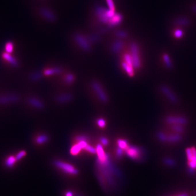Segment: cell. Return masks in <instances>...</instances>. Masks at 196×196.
<instances>
[{"mask_svg": "<svg viewBox=\"0 0 196 196\" xmlns=\"http://www.w3.org/2000/svg\"><path fill=\"white\" fill-rule=\"evenodd\" d=\"M130 48V54L132 58L133 67L135 69H139L141 67V59L139 57V47L136 43H132Z\"/></svg>", "mask_w": 196, "mask_h": 196, "instance_id": "3", "label": "cell"}, {"mask_svg": "<svg viewBox=\"0 0 196 196\" xmlns=\"http://www.w3.org/2000/svg\"><path fill=\"white\" fill-rule=\"evenodd\" d=\"M123 150L121 148H119L118 147H117V148H116V156H117V157H121L123 155Z\"/></svg>", "mask_w": 196, "mask_h": 196, "instance_id": "33", "label": "cell"}, {"mask_svg": "<svg viewBox=\"0 0 196 196\" xmlns=\"http://www.w3.org/2000/svg\"><path fill=\"white\" fill-rule=\"evenodd\" d=\"M175 23L179 26H188L190 25V21L186 18H179L175 20Z\"/></svg>", "mask_w": 196, "mask_h": 196, "instance_id": "17", "label": "cell"}, {"mask_svg": "<svg viewBox=\"0 0 196 196\" xmlns=\"http://www.w3.org/2000/svg\"><path fill=\"white\" fill-rule=\"evenodd\" d=\"M56 101L59 103H66L72 99V95L69 93L62 94L57 95Z\"/></svg>", "mask_w": 196, "mask_h": 196, "instance_id": "11", "label": "cell"}, {"mask_svg": "<svg viewBox=\"0 0 196 196\" xmlns=\"http://www.w3.org/2000/svg\"><path fill=\"white\" fill-rule=\"evenodd\" d=\"M129 157L137 161H140L143 158L144 150L136 146H129L125 150Z\"/></svg>", "mask_w": 196, "mask_h": 196, "instance_id": "4", "label": "cell"}, {"mask_svg": "<svg viewBox=\"0 0 196 196\" xmlns=\"http://www.w3.org/2000/svg\"><path fill=\"white\" fill-rule=\"evenodd\" d=\"M49 139L48 135L45 134H40L38 135L36 139V143L38 144H43L47 142L48 141V140Z\"/></svg>", "mask_w": 196, "mask_h": 196, "instance_id": "16", "label": "cell"}, {"mask_svg": "<svg viewBox=\"0 0 196 196\" xmlns=\"http://www.w3.org/2000/svg\"><path fill=\"white\" fill-rule=\"evenodd\" d=\"M54 165L65 173L69 174L75 175L78 173V170L76 169L73 166L67 162H63L62 161L56 160L54 162Z\"/></svg>", "mask_w": 196, "mask_h": 196, "instance_id": "5", "label": "cell"}, {"mask_svg": "<svg viewBox=\"0 0 196 196\" xmlns=\"http://www.w3.org/2000/svg\"><path fill=\"white\" fill-rule=\"evenodd\" d=\"M35 16L41 21L52 24L56 20V16L51 8L43 4H39L32 7Z\"/></svg>", "mask_w": 196, "mask_h": 196, "instance_id": "1", "label": "cell"}, {"mask_svg": "<svg viewBox=\"0 0 196 196\" xmlns=\"http://www.w3.org/2000/svg\"><path fill=\"white\" fill-rule=\"evenodd\" d=\"M176 196H189V195L187 193H180V194Z\"/></svg>", "mask_w": 196, "mask_h": 196, "instance_id": "35", "label": "cell"}, {"mask_svg": "<svg viewBox=\"0 0 196 196\" xmlns=\"http://www.w3.org/2000/svg\"><path fill=\"white\" fill-rule=\"evenodd\" d=\"M183 34H184L183 31H182L181 30H180V29L176 30L174 33V36L177 38H180L181 36H182Z\"/></svg>", "mask_w": 196, "mask_h": 196, "instance_id": "31", "label": "cell"}, {"mask_svg": "<svg viewBox=\"0 0 196 196\" xmlns=\"http://www.w3.org/2000/svg\"><path fill=\"white\" fill-rule=\"evenodd\" d=\"M117 145L119 148H121L122 149H126L129 147V145L128 143V142L126 139H118L117 140Z\"/></svg>", "mask_w": 196, "mask_h": 196, "instance_id": "18", "label": "cell"}, {"mask_svg": "<svg viewBox=\"0 0 196 196\" xmlns=\"http://www.w3.org/2000/svg\"><path fill=\"white\" fill-rule=\"evenodd\" d=\"M100 142L101 145H103L104 146L107 145H108V140L105 137H101L100 138Z\"/></svg>", "mask_w": 196, "mask_h": 196, "instance_id": "32", "label": "cell"}, {"mask_svg": "<svg viewBox=\"0 0 196 196\" xmlns=\"http://www.w3.org/2000/svg\"><path fill=\"white\" fill-rule=\"evenodd\" d=\"M163 58H164V61L165 63L166 67L168 69H171L173 67V65H172V63L171 62L170 56L167 54H165L163 56Z\"/></svg>", "mask_w": 196, "mask_h": 196, "instance_id": "21", "label": "cell"}, {"mask_svg": "<svg viewBox=\"0 0 196 196\" xmlns=\"http://www.w3.org/2000/svg\"><path fill=\"white\" fill-rule=\"evenodd\" d=\"M182 139V137L180 134H171L166 136L165 142H170V143H176L180 141Z\"/></svg>", "mask_w": 196, "mask_h": 196, "instance_id": "14", "label": "cell"}, {"mask_svg": "<svg viewBox=\"0 0 196 196\" xmlns=\"http://www.w3.org/2000/svg\"><path fill=\"white\" fill-rule=\"evenodd\" d=\"M84 150H86L87 151H88V153H91L92 154H97V151H96V148H94L93 147L92 145H89L88 144L87 147L84 148Z\"/></svg>", "mask_w": 196, "mask_h": 196, "instance_id": "26", "label": "cell"}, {"mask_svg": "<svg viewBox=\"0 0 196 196\" xmlns=\"http://www.w3.org/2000/svg\"><path fill=\"white\" fill-rule=\"evenodd\" d=\"M121 66L125 72H126L129 76L132 77L134 75V67H131L125 63V62L122 61L121 63Z\"/></svg>", "mask_w": 196, "mask_h": 196, "instance_id": "13", "label": "cell"}, {"mask_svg": "<svg viewBox=\"0 0 196 196\" xmlns=\"http://www.w3.org/2000/svg\"><path fill=\"white\" fill-rule=\"evenodd\" d=\"M13 49H14V44L12 42L8 41V43H6L5 45V52L11 54L13 51Z\"/></svg>", "mask_w": 196, "mask_h": 196, "instance_id": "23", "label": "cell"}, {"mask_svg": "<svg viewBox=\"0 0 196 196\" xmlns=\"http://www.w3.org/2000/svg\"><path fill=\"white\" fill-rule=\"evenodd\" d=\"M91 87L93 89V92L101 103H106L108 101V97L100 83L97 81L93 80L91 82Z\"/></svg>", "mask_w": 196, "mask_h": 196, "instance_id": "2", "label": "cell"}, {"mask_svg": "<svg viewBox=\"0 0 196 196\" xmlns=\"http://www.w3.org/2000/svg\"><path fill=\"white\" fill-rule=\"evenodd\" d=\"M28 102L32 106L36 108H43L44 107V104L41 102V100L36 98L31 97L27 99Z\"/></svg>", "mask_w": 196, "mask_h": 196, "instance_id": "12", "label": "cell"}, {"mask_svg": "<svg viewBox=\"0 0 196 196\" xmlns=\"http://www.w3.org/2000/svg\"><path fill=\"white\" fill-rule=\"evenodd\" d=\"M160 89L162 92L165 95L172 103H176L178 102V98L175 94L172 92V91L168 87L165 85H162L161 86Z\"/></svg>", "mask_w": 196, "mask_h": 196, "instance_id": "6", "label": "cell"}, {"mask_svg": "<svg viewBox=\"0 0 196 196\" xmlns=\"http://www.w3.org/2000/svg\"><path fill=\"white\" fill-rule=\"evenodd\" d=\"M19 100V97L16 94H9L0 97V103H15Z\"/></svg>", "mask_w": 196, "mask_h": 196, "instance_id": "9", "label": "cell"}, {"mask_svg": "<svg viewBox=\"0 0 196 196\" xmlns=\"http://www.w3.org/2000/svg\"><path fill=\"white\" fill-rule=\"evenodd\" d=\"M34 1H37V2H42V3H43V2H45V1H47V0H34Z\"/></svg>", "mask_w": 196, "mask_h": 196, "instance_id": "38", "label": "cell"}, {"mask_svg": "<svg viewBox=\"0 0 196 196\" xmlns=\"http://www.w3.org/2000/svg\"><path fill=\"white\" fill-rule=\"evenodd\" d=\"M62 72V69L61 68L53 67L51 68H49L44 70V74L47 76H50L53 74H58Z\"/></svg>", "mask_w": 196, "mask_h": 196, "instance_id": "15", "label": "cell"}, {"mask_svg": "<svg viewBox=\"0 0 196 196\" xmlns=\"http://www.w3.org/2000/svg\"><path fill=\"white\" fill-rule=\"evenodd\" d=\"M164 162L167 165L170 166H173L175 165L174 161L173 159H170V158H169V157L165 158L164 160Z\"/></svg>", "mask_w": 196, "mask_h": 196, "instance_id": "27", "label": "cell"}, {"mask_svg": "<svg viewBox=\"0 0 196 196\" xmlns=\"http://www.w3.org/2000/svg\"><path fill=\"white\" fill-rule=\"evenodd\" d=\"M186 153L188 161H191L193 157V154L191 148H187L186 150Z\"/></svg>", "mask_w": 196, "mask_h": 196, "instance_id": "29", "label": "cell"}, {"mask_svg": "<svg viewBox=\"0 0 196 196\" xmlns=\"http://www.w3.org/2000/svg\"><path fill=\"white\" fill-rule=\"evenodd\" d=\"M172 128L178 133H181L184 131V128L181 125H174L173 126Z\"/></svg>", "mask_w": 196, "mask_h": 196, "instance_id": "28", "label": "cell"}, {"mask_svg": "<svg viewBox=\"0 0 196 196\" xmlns=\"http://www.w3.org/2000/svg\"><path fill=\"white\" fill-rule=\"evenodd\" d=\"M41 78V74L38 72H36L32 74L30 76L31 80L33 81L39 80Z\"/></svg>", "mask_w": 196, "mask_h": 196, "instance_id": "25", "label": "cell"}, {"mask_svg": "<svg viewBox=\"0 0 196 196\" xmlns=\"http://www.w3.org/2000/svg\"><path fill=\"white\" fill-rule=\"evenodd\" d=\"M75 39L79 47L85 51H88L91 49V45L89 42L86 40L85 38L80 36H76L75 37Z\"/></svg>", "mask_w": 196, "mask_h": 196, "instance_id": "8", "label": "cell"}, {"mask_svg": "<svg viewBox=\"0 0 196 196\" xmlns=\"http://www.w3.org/2000/svg\"><path fill=\"white\" fill-rule=\"evenodd\" d=\"M166 122L173 125H185L187 124V120L184 117L168 116L166 118Z\"/></svg>", "mask_w": 196, "mask_h": 196, "instance_id": "7", "label": "cell"}, {"mask_svg": "<svg viewBox=\"0 0 196 196\" xmlns=\"http://www.w3.org/2000/svg\"><path fill=\"white\" fill-rule=\"evenodd\" d=\"M16 161V157L13 156H10L9 157H8L7 158V159L5 161V165L7 166V167H12L14 165L15 162Z\"/></svg>", "mask_w": 196, "mask_h": 196, "instance_id": "22", "label": "cell"}, {"mask_svg": "<svg viewBox=\"0 0 196 196\" xmlns=\"http://www.w3.org/2000/svg\"><path fill=\"white\" fill-rule=\"evenodd\" d=\"M97 125L100 128H103L106 126V121L103 118H99L96 121Z\"/></svg>", "mask_w": 196, "mask_h": 196, "instance_id": "24", "label": "cell"}, {"mask_svg": "<svg viewBox=\"0 0 196 196\" xmlns=\"http://www.w3.org/2000/svg\"><path fill=\"white\" fill-rule=\"evenodd\" d=\"M75 80V77H74V75L71 74V73H69V74H67L65 76H64V81L65 83L66 84H70V83H72Z\"/></svg>", "mask_w": 196, "mask_h": 196, "instance_id": "19", "label": "cell"}, {"mask_svg": "<svg viewBox=\"0 0 196 196\" xmlns=\"http://www.w3.org/2000/svg\"><path fill=\"white\" fill-rule=\"evenodd\" d=\"M194 172H195V169L189 167V172L190 173L193 174V173H194Z\"/></svg>", "mask_w": 196, "mask_h": 196, "instance_id": "34", "label": "cell"}, {"mask_svg": "<svg viewBox=\"0 0 196 196\" xmlns=\"http://www.w3.org/2000/svg\"><path fill=\"white\" fill-rule=\"evenodd\" d=\"M192 11H193L194 13H196V5H194V6L192 7Z\"/></svg>", "mask_w": 196, "mask_h": 196, "instance_id": "37", "label": "cell"}, {"mask_svg": "<svg viewBox=\"0 0 196 196\" xmlns=\"http://www.w3.org/2000/svg\"><path fill=\"white\" fill-rule=\"evenodd\" d=\"M2 57L7 62H8L11 66L14 67H18L19 63L18 61L14 57H13L10 53L4 52L2 53Z\"/></svg>", "mask_w": 196, "mask_h": 196, "instance_id": "10", "label": "cell"}, {"mask_svg": "<svg viewBox=\"0 0 196 196\" xmlns=\"http://www.w3.org/2000/svg\"><path fill=\"white\" fill-rule=\"evenodd\" d=\"M82 148L80 147V145L77 144L75 143V145H72L71 149H70V153L72 155H78V154L81 151Z\"/></svg>", "mask_w": 196, "mask_h": 196, "instance_id": "20", "label": "cell"}, {"mask_svg": "<svg viewBox=\"0 0 196 196\" xmlns=\"http://www.w3.org/2000/svg\"><path fill=\"white\" fill-rule=\"evenodd\" d=\"M66 196H72V192L69 191L66 193Z\"/></svg>", "mask_w": 196, "mask_h": 196, "instance_id": "36", "label": "cell"}, {"mask_svg": "<svg viewBox=\"0 0 196 196\" xmlns=\"http://www.w3.org/2000/svg\"><path fill=\"white\" fill-rule=\"evenodd\" d=\"M26 154V151L25 150H21L20 152L18 153V154L17 155H16V161L20 160L21 159H22L24 156H25Z\"/></svg>", "mask_w": 196, "mask_h": 196, "instance_id": "30", "label": "cell"}]
</instances>
